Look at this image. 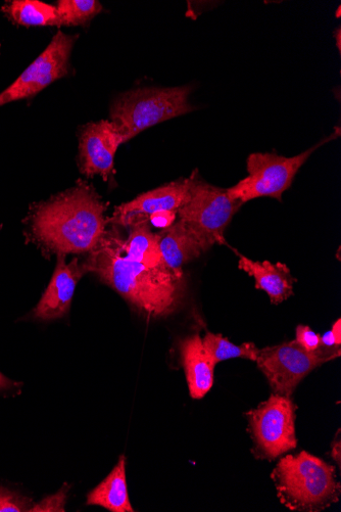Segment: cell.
<instances>
[{
	"label": "cell",
	"instance_id": "1",
	"mask_svg": "<svg viewBox=\"0 0 341 512\" xmlns=\"http://www.w3.org/2000/svg\"><path fill=\"white\" fill-rule=\"evenodd\" d=\"M121 242L116 231H108L83 263L87 271L99 276L146 316L165 317L175 312L184 297L183 273L166 265L150 268L127 260L122 254Z\"/></svg>",
	"mask_w": 341,
	"mask_h": 512
},
{
	"label": "cell",
	"instance_id": "2",
	"mask_svg": "<svg viewBox=\"0 0 341 512\" xmlns=\"http://www.w3.org/2000/svg\"><path fill=\"white\" fill-rule=\"evenodd\" d=\"M106 205L87 186L40 204L31 216L35 241L57 254L92 252L107 235Z\"/></svg>",
	"mask_w": 341,
	"mask_h": 512
},
{
	"label": "cell",
	"instance_id": "3",
	"mask_svg": "<svg viewBox=\"0 0 341 512\" xmlns=\"http://www.w3.org/2000/svg\"><path fill=\"white\" fill-rule=\"evenodd\" d=\"M272 479L280 502L290 510L318 512L336 503L341 487L335 468L306 451L286 455L277 464Z\"/></svg>",
	"mask_w": 341,
	"mask_h": 512
},
{
	"label": "cell",
	"instance_id": "4",
	"mask_svg": "<svg viewBox=\"0 0 341 512\" xmlns=\"http://www.w3.org/2000/svg\"><path fill=\"white\" fill-rule=\"evenodd\" d=\"M190 92V86L145 87L126 92L114 103L111 121L125 144L146 129L192 112Z\"/></svg>",
	"mask_w": 341,
	"mask_h": 512
},
{
	"label": "cell",
	"instance_id": "5",
	"mask_svg": "<svg viewBox=\"0 0 341 512\" xmlns=\"http://www.w3.org/2000/svg\"><path fill=\"white\" fill-rule=\"evenodd\" d=\"M241 206L228 196L227 190L209 184L194 171L188 198L177 214L206 252L214 245L226 244L225 230Z\"/></svg>",
	"mask_w": 341,
	"mask_h": 512
},
{
	"label": "cell",
	"instance_id": "6",
	"mask_svg": "<svg viewBox=\"0 0 341 512\" xmlns=\"http://www.w3.org/2000/svg\"><path fill=\"white\" fill-rule=\"evenodd\" d=\"M332 134L320 144L296 157H282L273 153H255L247 160L249 175L227 190L228 196L241 205L269 197L281 201L299 170L308 161L311 155L321 146L335 138Z\"/></svg>",
	"mask_w": 341,
	"mask_h": 512
},
{
	"label": "cell",
	"instance_id": "7",
	"mask_svg": "<svg viewBox=\"0 0 341 512\" xmlns=\"http://www.w3.org/2000/svg\"><path fill=\"white\" fill-rule=\"evenodd\" d=\"M247 416L255 452L260 457L275 459L297 448L296 405L290 397L273 394Z\"/></svg>",
	"mask_w": 341,
	"mask_h": 512
},
{
	"label": "cell",
	"instance_id": "8",
	"mask_svg": "<svg viewBox=\"0 0 341 512\" xmlns=\"http://www.w3.org/2000/svg\"><path fill=\"white\" fill-rule=\"evenodd\" d=\"M339 355L311 353L294 340L260 349L256 362L275 394L290 397L314 369Z\"/></svg>",
	"mask_w": 341,
	"mask_h": 512
},
{
	"label": "cell",
	"instance_id": "9",
	"mask_svg": "<svg viewBox=\"0 0 341 512\" xmlns=\"http://www.w3.org/2000/svg\"><path fill=\"white\" fill-rule=\"evenodd\" d=\"M75 37L59 31L46 50L5 91L0 93V107L35 96L68 73Z\"/></svg>",
	"mask_w": 341,
	"mask_h": 512
},
{
	"label": "cell",
	"instance_id": "10",
	"mask_svg": "<svg viewBox=\"0 0 341 512\" xmlns=\"http://www.w3.org/2000/svg\"><path fill=\"white\" fill-rule=\"evenodd\" d=\"M123 137L111 120L87 125L80 139L81 171L87 176L100 175L105 181L114 172L116 153Z\"/></svg>",
	"mask_w": 341,
	"mask_h": 512
},
{
	"label": "cell",
	"instance_id": "11",
	"mask_svg": "<svg viewBox=\"0 0 341 512\" xmlns=\"http://www.w3.org/2000/svg\"><path fill=\"white\" fill-rule=\"evenodd\" d=\"M189 189L190 177L163 185L117 207L109 222L131 227L136 223L149 221L156 212L178 211L187 200Z\"/></svg>",
	"mask_w": 341,
	"mask_h": 512
},
{
	"label": "cell",
	"instance_id": "12",
	"mask_svg": "<svg viewBox=\"0 0 341 512\" xmlns=\"http://www.w3.org/2000/svg\"><path fill=\"white\" fill-rule=\"evenodd\" d=\"M88 273L78 259L66 262V255L58 254L57 266L50 285L32 312L34 318L47 321L64 317L70 310L76 287Z\"/></svg>",
	"mask_w": 341,
	"mask_h": 512
},
{
	"label": "cell",
	"instance_id": "13",
	"mask_svg": "<svg viewBox=\"0 0 341 512\" xmlns=\"http://www.w3.org/2000/svg\"><path fill=\"white\" fill-rule=\"evenodd\" d=\"M180 351L190 396L202 399L214 386L216 365L210 359L200 334L182 341Z\"/></svg>",
	"mask_w": 341,
	"mask_h": 512
},
{
	"label": "cell",
	"instance_id": "14",
	"mask_svg": "<svg viewBox=\"0 0 341 512\" xmlns=\"http://www.w3.org/2000/svg\"><path fill=\"white\" fill-rule=\"evenodd\" d=\"M238 268L255 278L256 289L264 291L271 303L278 305L294 295L296 278L282 263L258 262L238 254Z\"/></svg>",
	"mask_w": 341,
	"mask_h": 512
},
{
	"label": "cell",
	"instance_id": "15",
	"mask_svg": "<svg viewBox=\"0 0 341 512\" xmlns=\"http://www.w3.org/2000/svg\"><path fill=\"white\" fill-rule=\"evenodd\" d=\"M159 236L164 264L177 273H183L186 263L204 253L200 241L181 220L163 229Z\"/></svg>",
	"mask_w": 341,
	"mask_h": 512
},
{
	"label": "cell",
	"instance_id": "16",
	"mask_svg": "<svg viewBox=\"0 0 341 512\" xmlns=\"http://www.w3.org/2000/svg\"><path fill=\"white\" fill-rule=\"evenodd\" d=\"M87 505L102 506L112 512H134L126 481V457L121 455L112 473L87 496Z\"/></svg>",
	"mask_w": 341,
	"mask_h": 512
},
{
	"label": "cell",
	"instance_id": "17",
	"mask_svg": "<svg viewBox=\"0 0 341 512\" xmlns=\"http://www.w3.org/2000/svg\"><path fill=\"white\" fill-rule=\"evenodd\" d=\"M130 228L128 239H122L121 242L123 256L127 260L150 268L164 266L160 250V236L159 234H154L149 221L136 223Z\"/></svg>",
	"mask_w": 341,
	"mask_h": 512
},
{
	"label": "cell",
	"instance_id": "18",
	"mask_svg": "<svg viewBox=\"0 0 341 512\" xmlns=\"http://www.w3.org/2000/svg\"><path fill=\"white\" fill-rule=\"evenodd\" d=\"M3 12L19 25L60 27L57 7L38 0H14L3 7Z\"/></svg>",
	"mask_w": 341,
	"mask_h": 512
},
{
	"label": "cell",
	"instance_id": "19",
	"mask_svg": "<svg viewBox=\"0 0 341 512\" xmlns=\"http://www.w3.org/2000/svg\"><path fill=\"white\" fill-rule=\"evenodd\" d=\"M203 344L215 365L233 358L256 361L260 351L254 343L235 345L222 335H216L210 332H207L203 338Z\"/></svg>",
	"mask_w": 341,
	"mask_h": 512
},
{
	"label": "cell",
	"instance_id": "20",
	"mask_svg": "<svg viewBox=\"0 0 341 512\" xmlns=\"http://www.w3.org/2000/svg\"><path fill=\"white\" fill-rule=\"evenodd\" d=\"M56 7L60 27L83 25L103 11L96 0H60Z\"/></svg>",
	"mask_w": 341,
	"mask_h": 512
},
{
	"label": "cell",
	"instance_id": "21",
	"mask_svg": "<svg viewBox=\"0 0 341 512\" xmlns=\"http://www.w3.org/2000/svg\"><path fill=\"white\" fill-rule=\"evenodd\" d=\"M33 504L29 497L0 487V512L30 511Z\"/></svg>",
	"mask_w": 341,
	"mask_h": 512
},
{
	"label": "cell",
	"instance_id": "22",
	"mask_svg": "<svg viewBox=\"0 0 341 512\" xmlns=\"http://www.w3.org/2000/svg\"><path fill=\"white\" fill-rule=\"evenodd\" d=\"M70 487H64L56 494L47 496L40 502L33 504L30 511L32 512H65L66 502Z\"/></svg>",
	"mask_w": 341,
	"mask_h": 512
},
{
	"label": "cell",
	"instance_id": "23",
	"mask_svg": "<svg viewBox=\"0 0 341 512\" xmlns=\"http://www.w3.org/2000/svg\"><path fill=\"white\" fill-rule=\"evenodd\" d=\"M296 341L308 352H322L321 337L307 327V325H299L297 328Z\"/></svg>",
	"mask_w": 341,
	"mask_h": 512
},
{
	"label": "cell",
	"instance_id": "24",
	"mask_svg": "<svg viewBox=\"0 0 341 512\" xmlns=\"http://www.w3.org/2000/svg\"><path fill=\"white\" fill-rule=\"evenodd\" d=\"M177 211L165 210L159 211L153 214L149 218V222H151L154 226L166 229L173 225L176 221Z\"/></svg>",
	"mask_w": 341,
	"mask_h": 512
},
{
	"label": "cell",
	"instance_id": "25",
	"mask_svg": "<svg viewBox=\"0 0 341 512\" xmlns=\"http://www.w3.org/2000/svg\"><path fill=\"white\" fill-rule=\"evenodd\" d=\"M21 384L13 382L12 380L5 377L2 372H0V392L12 391L15 389H19Z\"/></svg>",
	"mask_w": 341,
	"mask_h": 512
},
{
	"label": "cell",
	"instance_id": "26",
	"mask_svg": "<svg viewBox=\"0 0 341 512\" xmlns=\"http://www.w3.org/2000/svg\"><path fill=\"white\" fill-rule=\"evenodd\" d=\"M331 332L335 338L337 346L340 347V344H341V320H340V318L334 322Z\"/></svg>",
	"mask_w": 341,
	"mask_h": 512
},
{
	"label": "cell",
	"instance_id": "27",
	"mask_svg": "<svg viewBox=\"0 0 341 512\" xmlns=\"http://www.w3.org/2000/svg\"><path fill=\"white\" fill-rule=\"evenodd\" d=\"M340 452H341L340 439H338V441L333 444L332 457L337 462L339 468H340V460H341Z\"/></svg>",
	"mask_w": 341,
	"mask_h": 512
},
{
	"label": "cell",
	"instance_id": "28",
	"mask_svg": "<svg viewBox=\"0 0 341 512\" xmlns=\"http://www.w3.org/2000/svg\"><path fill=\"white\" fill-rule=\"evenodd\" d=\"M0 229H2V225H0Z\"/></svg>",
	"mask_w": 341,
	"mask_h": 512
}]
</instances>
